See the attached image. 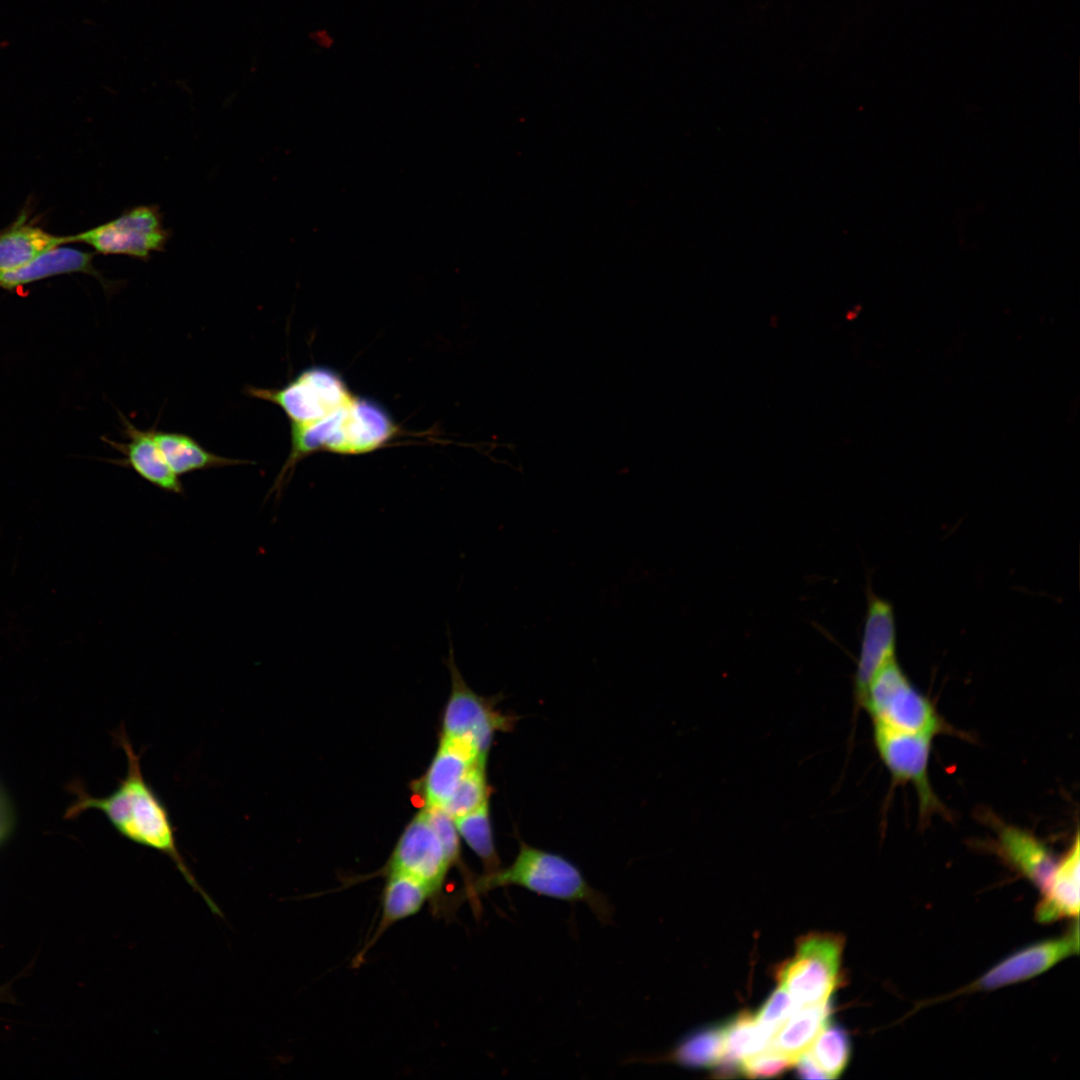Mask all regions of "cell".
I'll return each instance as SVG.
<instances>
[{"label":"cell","instance_id":"1","mask_svg":"<svg viewBox=\"0 0 1080 1080\" xmlns=\"http://www.w3.org/2000/svg\"><path fill=\"white\" fill-rule=\"evenodd\" d=\"M126 755L127 769L112 793L104 797L90 795L79 780L71 782L68 790L76 796L64 813L74 819L89 809L104 813L114 829L127 840L169 857L185 881L200 894L215 915L223 917L218 905L198 884L188 868L177 844L176 828L169 810L154 788L145 779L138 754L124 725L113 733Z\"/></svg>","mask_w":1080,"mask_h":1080},{"label":"cell","instance_id":"2","mask_svg":"<svg viewBox=\"0 0 1080 1080\" xmlns=\"http://www.w3.org/2000/svg\"><path fill=\"white\" fill-rule=\"evenodd\" d=\"M391 415L374 400L354 395L325 418L306 424H290L291 449L270 489L278 498L297 464L305 457L328 451L360 455L384 447L399 434Z\"/></svg>","mask_w":1080,"mask_h":1080},{"label":"cell","instance_id":"3","mask_svg":"<svg viewBox=\"0 0 1080 1080\" xmlns=\"http://www.w3.org/2000/svg\"><path fill=\"white\" fill-rule=\"evenodd\" d=\"M518 842L519 850L513 862L469 880L463 897L473 899L496 888L518 886L557 900L583 902L602 924L612 921L614 908L610 901L588 883L573 862L563 855L533 847L520 838Z\"/></svg>","mask_w":1080,"mask_h":1080},{"label":"cell","instance_id":"4","mask_svg":"<svg viewBox=\"0 0 1080 1080\" xmlns=\"http://www.w3.org/2000/svg\"><path fill=\"white\" fill-rule=\"evenodd\" d=\"M862 707L873 723L895 730L932 737L950 730L935 705L902 670L897 658L874 676Z\"/></svg>","mask_w":1080,"mask_h":1080},{"label":"cell","instance_id":"5","mask_svg":"<svg viewBox=\"0 0 1080 1080\" xmlns=\"http://www.w3.org/2000/svg\"><path fill=\"white\" fill-rule=\"evenodd\" d=\"M446 664L451 692L443 714L441 737L462 740L487 757L495 734L512 731L518 717L497 709L502 696H481L467 685L456 665L451 641Z\"/></svg>","mask_w":1080,"mask_h":1080},{"label":"cell","instance_id":"6","mask_svg":"<svg viewBox=\"0 0 1080 1080\" xmlns=\"http://www.w3.org/2000/svg\"><path fill=\"white\" fill-rule=\"evenodd\" d=\"M244 393L251 398L279 406L290 424L321 420L354 396L338 372L322 366L302 370L281 388L246 386Z\"/></svg>","mask_w":1080,"mask_h":1080},{"label":"cell","instance_id":"7","mask_svg":"<svg viewBox=\"0 0 1080 1080\" xmlns=\"http://www.w3.org/2000/svg\"><path fill=\"white\" fill-rule=\"evenodd\" d=\"M172 232L158 205H137L86 231L67 235L68 243H83L103 255H124L148 261L165 250Z\"/></svg>","mask_w":1080,"mask_h":1080},{"label":"cell","instance_id":"8","mask_svg":"<svg viewBox=\"0 0 1080 1080\" xmlns=\"http://www.w3.org/2000/svg\"><path fill=\"white\" fill-rule=\"evenodd\" d=\"M843 945L842 938L831 933L801 938L794 957L779 971L780 986L800 1006L829 1001L841 981Z\"/></svg>","mask_w":1080,"mask_h":1080},{"label":"cell","instance_id":"9","mask_svg":"<svg viewBox=\"0 0 1080 1080\" xmlns=\"http://www.w3.org/2000/svg\"><path fill=\"white\" fill-rule=\"evenodd\" d=\"M875 747L894 784H911L919 801L921 819L945 809L932 789L929 763L932 736L895 730L873 723Z\"/></svg>","mask_w":1080,"mask_h":1080},{"label":"cell","instance_id":"10","mask_svg":"<svg viewBox=\"0 0 1080 1080\" xmlns=\"http://www.w3.org/2000/svg\"><path fill=\"white\" fill-rule=\"evenodd\" d=\"M452 866L443 844L422 810L402 832L385 872L413 877L436 895Z\"/></svg>","mask_w":1080,"mask_h":1080},{"label":"cell","instance_id":"11","mask_svg":"<svg viewBox=\"0 0 1080 1080\" xmlns=\"http://www.w3.org/2000/svg\"><path fill=\"white\" fill-rule=\"evenodd\" d=\"M897 633L892 604L879 597L867 585L866 611L860 650L853 678L855 710L864 703L868 686L874 676L896 659Z\"/></svg>","mask_w":1080,"mask_h":1080},{"label":"cell","instance_id":"12","mask_svg":"<svg viewBox=\"0 0 1080 1080\" xmlns=\"http://www.w3.org/2000/svg\"><path fill=\"white\" fill-rule=\"evenodd\" d=\"M1079 950L1078 922L1060 938L1029 945L1003 959L966 991L993 990L1035 977Z\"/></svg>","mask_w":1080,"mask_h":1080},{"label":"cell","instance_id":"13","mask_svg":"<svg viewBox=\"0 0 1080 1080\" xmlns=\"http://www.w3.org/2000/svg\"><path fill=\"white\" fill-rule=\"evenodd\" d=\"M119 416L128 442H117L106 437L103 440L124 458L107 461L131 468L141 478L165 492L183 494L180 477L172 471L155 441L154 428L141 430L123 414L119 413Z\"/></svg>","mask_w":1080,"mask_h":1080},{"label":"cell","instance_id":"14","mask_svg":"<svg viewBox=\"0 0 1080 1080\" xmlns=\"http://www.w3.org/2000/svg\"><path fill=\"white\" fill-rule=\"evenodd\" d=\"M486 759L462 740L441 737L430 766L417 784L424 808L443 807L468 772Z\"/></svg>","mask_w":1080,"mask_h":1080},{"label":"cell","instance_id":"15","mask_svg":"<svg viewBox=\"0 0 1080 1080\" xmlns=\"http://www.w3.org/2000/svg\"><path fill=\"white\" fill-rule=\"evenodd\" d=\"M95 253L59 245L45 251L25 265L10 271L0 272V288L17 291L29 284L65 274L84 273L95 277L107 294L119 288L121 282L110 281L103 277L93 265Z\"/></svg>","mask_w":1080,"mask_h":1080},{"label":"cell","instance_id":"16","mask_svg":"<svg viewBox=\"0 0 1080 1080\" xmlns=\"http://www.w3.org/2000/svg\"><path fill=\"white\" fill-rule=\"evenodd\" d=\"M995 848L1017 872L1042 893L1047 889L1058 860L1052 850L1032 832L1007 824L997 828Z\"/></svg>","mask_w":1080,"mask_h":1080},{"label":"cell","instance_id":"17","mask_svg":"<svg viewBox=\"0 0 1080 1080\" xmlns=\"http://www.w3.org/2000/svg\"><path fill=\"white\" fill-rule=\"evenodd\" d=\"M1079 835L1058 860L1044 896L1036 908V919L1051 922L1079 913Z\"/></svg>","mask_w":1080,"mask_h":1080},{"label":"cell","instance_id":"18","mask_svg":"<svg viewBox=\"0 0 1080 1080\" xmlns=\"http://www.w3.org/2000/svg\"><path fill=\"white\" fill-rule=\"evenodd\" d=\"M68 244V237L54 235L28 220L23 210L9 226L0 231V272L21 267L59 245Z\"/></svg>","mask_w":1080,"mask_h":1080},{"label":"cell","instance_id":"19","mask_svg":"<svg viewBox=\"0 0 1080 1080\" xmlns=\"http://www.w3.org/2000/svg\"><path fill=\"white\" fill-rule=\"evenodd\" d=\"M381 897V915L376 930L359 953V958L395 923L417 914L432 892L422 882L401 873H388Z\"/></svg>","mask_w":1080,"mask_h":1080},{"label":"cell","instance_id":"20","mask_svg":"<svg viewBox=\"0 0 1080 1080\" xmlns=\"http://www.w3.org/2000/svg\"><path fill=\"white\" fill-rule=\"evenodd\" d=\"M154 438L165 460L178 476L212 468H223L251 463L249 460L224 457L206 450L189 435L157 431Z\"/></svg>","mask_w":1080,"mask_h":1080},{"label":"cell","instance_id":"21","mask_svg":"<svg viewBox=\"0 0 1080 1080\" xmlns=\"http://www.w3.org/2000/svg\"><path fill=\"white\" fill-rule=\"evenodd\" d=\"M829 1015V1001L799 1007L776 1031L769 1048L797 1060L811 1047Z\"/></svg>","mask_w":1080,"mask_h":1080},{"label":"cell","instance_id":"22","mask_svg":"<svg viewBox=\"0 0 1080 1080\" xmlns=\"http://www.w3.org/2000/svg\"><path fill=\"white\" fill-rule=\"evenodd\" d=\"M724 1054V1026H713L687 1034L661 1060L686 1068H704L723 1061Z\"/></svg>","mask_w":1080,"mask_h":1080},{"label":"cell","instance_id":"23","mask_svg":"<svg viewBox=\"0 0 1080 1080\" xmlns=\"http://www.w3.org/2000/svg\"><path fill=\"white\" fill-rule=\"evenodd\" d=\"M775 1031L760 1024L755 1015L742 1012L724 1026L723 1061L738 1068L739 1063L769 1047Z\"/></svg>","mask_w":1080,"mask_h":1080},{"label":"cell","instance_id":"24","mask_svg":"<svg viewBox=\"0 0 1080 1080\" xmlns=\"http://www.w3.org/2000/svg\"><path fill=\"white\" fill-rule=\"evenodd\" d=\"M454 820L460 837L481 860L485 873L498 870L501 862L493 839L489 801Z\"/></svg>","mask_w":1080,"mask_h":1080},{"label":"cell","instance_id":"25","mask_svg":"<svg viewBox=\"0 0 1080 1080\" xmlns=\"http://www.w3.org/2000/svg\"><path fill=\"white\" fill-rule=\"evenodd\" d=\"M807 1052L828 1079L838 1078L850 1058V1040L845 1030L828 1021Z\"/></svg>","mask_w":1080,"mask_h":1080},{"label":"cell","instance_id":"26","mask_svg":"<svg viewBox=\"0 0 1080 1080\" xmlns=\"http://www.w3.org/2000/svg\"><path fill=\"white\" fill-rule=\"evenodd\" d=\"M490 792L486 776V761H482L468 772L441 808L456 819L489 801Z\"/></svg>","mask_w":1080,"mask_h":1080},{"label":"cell","instance_id":"27","mask_svg":"<svg viewBox=\"0 0 1080 1080\" xmlns=\"http://www.w3.org/2000/svg\"><path fill=\"white\" fill-rule=\"evenodd\" d=\"M796 1060L780 1054L769 1047L751 1057L743 1059L738 1069L749 1078H768L788 1070Z\"/></svg>","mask_w":1080,"mask_h":1080},{"label":"cell","instance_id":"28","mask_svg":"<svg viewBox=\"0 0 1080 1080\" xmlns=\"http://www.w3.org/2000/svg\"><path fill=\"white\" fill-rule=\"evenodd\" d=\"M801 1007L793 997L781 986L775 990L755 1014L756 1020L776 1031L779 1027Z\"/></svg>","mask_w":1080,"mask_h":1080},{"label":"cell","instance_id":"29","mask_svg":"<svg viewBox=\"0 0 1080 1080\" xmlns=\"http://www.w3.org/2000/svg\"><path fill=\"white\" fill-rule=\"evenodd\" d=\"M423 810L430 825L443 844L449 859L453 865L458 864L460 860V835L454 818L441 807H430L424 808Z\"/></svg>","mask_w":1080,"mask_h":1080},{"label":"cell","instance_id":"30","mask_svg":"<svg viewBox=\"0 0 1080 1080\" xmlns=\"http://www.w3.org/2000/svg\"><path fill=\"white\" fill-rule=\"evenodd\" d=\"M15 826V812L7 794L0 788V846L5 843L13 833Z\"/></svg>","mask_w":1080,"mask_h":1080},{"label":"cell","instance_id":"31","mask_svg":"<svg viewBox=\"0 0 1080 1080\" xmlns=\"http://www.w3.org/2000/svg\"><path fill=\"white\" fill-rule=\"evenodd\" d=\"M795 1065L799 1077L803 1079H828L807 1051L797 1058Z\"/></svg>","mask_w":1080,"mask_h":1080},{"label":"cell","instance_id":"32","mask_svg":"<svg viewBox=\"0 0 1080 1080\" xmlns=\"http://www.w3.org/2000/svg\"><path fill=\"white\" fill-rule=\"evenodd\" d=\"M314 41L322 48H329L333 44V38L326 30H319L313 34Z\"/></svg>","mask_w":1080,"mask_h":1080}]
</instances>
